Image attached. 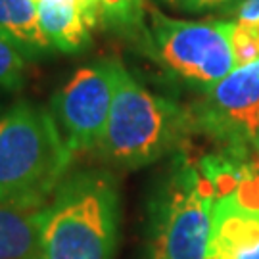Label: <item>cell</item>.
I'll return each instance as SVG.
<instances>
[{
	"mask_svg": "<svg viewBox=\"0 0 259 259\" xmlns=\"http://www.w3.org/2000/svg\"><path fill=\"white\" fill-rule=\"evenodd\" d=\"M73 152L52 111L18 104L0 117V202L42 209L60 188Z\"/></svg>",
	"mask_w": 259,
	"mask_h": 259,
	"instance_id": "cell-1",
	"label": "cell"
},
{
	"mask_svg": "<svg viewBox=\"0 0 259 259\" xmlns=\"http://www.w3.org/2000/svg\"><path fill=\"white\" fill-rule=\"evenodd\" d=\"M117 219L119 198L110 177H71L45 207L38 246L31 259H111Z\"/></svg>",
	"mask_w": 259,
	"mask_h": 259,
	"instance_id": "cell-2",
	"label": "cell"
},
{
	"mask_svg": "<svg viewBox=\"0 0 259 259\" xmlns=\"http://www.w3.org/2000/svg\"><path fill=\"white\" fill-rule=\"evenodd\" d=\"M192 127L190 111L150 93L123 67L96 150L113 165L142 167L175 148Z\"/></svg>",
	"mask_w": 259,
	"mask_h": 259,
	"instance_id": "cell-3",
	"label": "cell"
},
{
	"mask_svg": "<svg viewBox=\"0 0 259 259\" xmlns=\"http://www.w3.org/2000/svg\"><path fill=\"white\" fill-rule=\"evenodd\" d=\"M215 188L200 165L175 167L154 204L150 259H209Z\"/></svg>",
	"mask_w": 259,
	"mask_h": 259,
	"instance_id": "cell-4",
	"label": "cell"
},
{
	"mask_svg": "<svg viewBox=\"0 0 259 259\" xmlns=\"http://www.w3.org/2000/svg\"><path fill=\"white\" fill-rule=\"evenodd\" d=\"M156 58L183 81L209 91L236 67L234 21H183L150 12Z\"/></svg>",
	"mask_w": 259,
	"mask_h": 259,
	"instance_id": "cell-5",
	"label": "cell"
},
{
	"mask_svg": "<svg viewBox=\"0 0 259 259\" xmlns=\"http://www.w3.org/2000/svg\"><path fill=\"white\" fill-rule=\"evenodd\" d=\"M121 69L123 65L115 60L83 67L54 96L52 115L73 154L100 144Z\"/></svg>",
	"mask_w": 259,
	"mask_h": 259,
	"instance_id": "cell-6",
	"label": "cell"
},
{
	"mask_svg": "<svg viewBox=\"0 0 259 259\" xmlns=\"http://www.w3.org/2000/svg\"><path fill=\"white\" fill-rule=\"evenodd\" d=\"M192 125L211 139L244 150L259 137V60L236 65L190 111Z\"/></svg>",
	"mask_w": 259,
	"mask_h": 259,
	"instance_id": "cell-7",
	"label": "cell"
},
{
	"mask_svg": "<svg viewBox=\"0 0 259 259\" xmlns=\"http://www.w3.org/2000/svg\"><path fill=\"white\" fill-rule=\"evenodd\" d=\"M38 25L54 50L79 52L89 45L91 31L77 0H33Z\"/></svg>",
	"mask_w": 259,
	"mask_h": 259,
	"instance_id": "cell-8",
	"label": "cell"
},
{
	"mask_svg": "<svg viewBox=\"0 0 259 259\" xmlns=\"http://www.w3.org/2000/svg\"><path fill=\"white\" fill-rule=\"evenodd\" d=\"M0 38L23 56H40L54 50L38 25L33 0H0Z\"/></svg>",
	"mask_w": 259,
	"mask_h": 259,
	"instance_id": "cell-9",
	"label": "cell"
},
{
	"mask_svg": "<svg viewBox=\"0 0 259 259\" xmlns=\"http://www.w3.org/2000/svg\"><path fill=\"white\" fill-rule=\"evenodd\" d=\"M45 221L42 209H23L0 202V259H31Z\"/></svg>",
	"mask_w": 259,
	"mask_h": 259,
	"instance_id": "cell-10",
	"label": "cell"
},
{
	"mask_svg": "<svg viewBox=\"0 0 259 259\" xmlns=\"http://www.w3.org/2000/svg\"><path fill=\"white\" fill-rule=\"evenodd\" d=\"M25 56L4 38H0V87L19 89L23 83Z\"/></svg>",
	"mask_w": 259,
	"mask_h": 259,
	"instance_id": "cell-11",
	"label": "cell"
},
{
	"mask_svg": "<svg viewBox=\"0 0 259 259\" xmlns=\"http://www.w3.org/2000/svg\"><path fill=\"white\" fill-rule=\"evenodd\" d=\"M102 18L117 27L137 25L142 19V0H102Z\"/></svg>",
	"mask_w": 259,
	"mask_h": 259,
	"instance_id": "cell-12",
	"label": "cell"
},
{
	"mask_svg": "<svg viewBox=\"0 0 259 259\" xmlns=\"http://www.w3.org/2000/svg\"><path fill=\"white\" fill-rule=\"evenodd\" d=\"M234 23L255 25L259 23V0H240L234 10Z\"/></svg>",
	"mask_w": 259,
	"mask_h": 259,
	"instance_id": "cell-13",
	"label": "cell"
},
{
	"mask_svg": "<svg viewBox=\"0 0 259 259\" xmlns=\"http://www.w3.org/2000/svg\"><path fill=\"white\" fill-rule=\"evenodd\" d=\"M81 12L84 16V21L89 23V27L94 29L104 21L102 18V0H77Z\"/></svg>",
	"mask_w": 259,
	"mask_h": 259,
	"instance_id": "cell-14",
	"label": "cell"
},
{
	"mask_svg": "<svg viewBox=\"0 0 259 259\" xmlns=\"http://www.w3.org/2000/svg\"><path fill=\"white\" fill-rule=\"evenodd\" d=\"M181 8L186 12H205V10H215L227 6V4H234L238 0H179Z\"/></svg>",
	"mask_w": 259,
	"mask_h": 259,
	"instance_id": "cell-15",
	"label": "cell"
},
{
	"mask_svg": "<svg viewBox=\"0 0 259 259\" xmlns=\"http://www.w3.org/2000/svg\"><path fill=\"white\" fill-rule=\"evenodd\" d=\"M255 148H257V152H259V137H257V142H255Z\"/></svg>",
	"mask_w": 259,
	"mask_h": 259,
	"instance_id": "cell-16",
	"label": "cell"
},
{
	"mask_svg": "<svg viewBox=\"0 0 259 259\" xmlns=\"http://www.w3.org/2000/svg\"><path fill=\"white\" fill-rule=\"evenodd\" d=\"M165 2H179V0H165Z\"/></svg>",
	"mask_w": 259,
	"mask_h": 259,
	"instance_id": "cell-17",
	"label": "cell"
}]
</instances>
